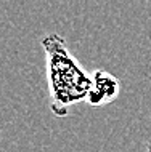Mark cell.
Here are the masks:
<instances>
[{
    "label": "cell",
    "instance_id": "1",
    "mask_svg": "<svg viewBox=\"0 0 151 152\" xmlns=\"http://www.w3.org/2000/svg\"><path fill=\"white\" fill-rule=\"evenodd\" d=\"M40 43L45 53L50 110L55 117H66L74 104L87 101L92 74L85 71L69 51L63 35L56 32L47 34Z\"/></svg>",
    "mask_w": 151,
    "mask_h": 152
},
{
    "label": "cell",
    "instance_id": "2",
    "mask_svg": "<svg viewBox=\"0 0 151 152\" xmlns=\"http://www.w3.org/2000/svg\"><path fill=\"white\" fill-rule=\"evenodd\" d=\"M121 91V82L116 75L105 69H96L92 74V87L87 96V104L101 107L113 102Z\"/></svg>",
    "mask_w": 151,
    "mask_h": 152
},
{
    "label": "cell",
    "instance_id": "3",
    "mask_svg": "<svg viewBox=\"0 0 151 152\" xmlns=\"http://www.w3.org/2000/svg\"><path fill=\"white\" fill-rule=\"evenodd\" d=\"M146 152H151V139L148 141V144H146Z\"/></svg>",
    "mask_w": 151,
    "mask_h": 152
}]
</instances>
